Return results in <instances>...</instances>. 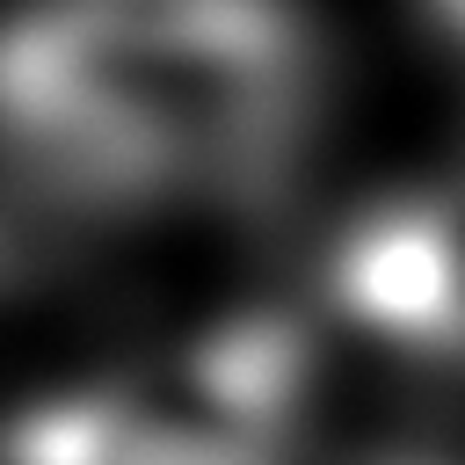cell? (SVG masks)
<instances>
[{
    "label": "cell",
    "mask_w": 465,
    "mask_h": 465,
    "mask_svg": "<svg viewBox=\"0 0 465 465\" xmlns=\"http://www.w3.org/2000/svg\"><path fill=\"white\" fill-rule=\"evenodd\" d=\"M443 7H450V15H458V22H465V0H443Z\"/></svg>",
    "instance_id": "4"
},
{
    "label": "cell",
    "mask_w": 465,
    "mask_h": 465,
    "mask_svg": "<svg viewBox=\"0 0 465 465\" xmlns=\"http://www.w3.org/2000/svg\"><path fill=\"white\" fill-rule=\"evenodd\" d=\"M298 124L283 0H44L0 29V145L73 203L254 182Z\"/></svg>",
    "instance_id": "1"
},
{
    "label": "cell",
    "mask_w": 465,
    "mask_h": 465,
    "mask_svg": "<svg viewBox=\"0 0 465 465\" xmlns=\"http://www.w3.org/2000/svg\"><path fill=\"white\" fill-rule=\"evenodd\" d=\"M341 298L400 341L465 349V182L356 225L341 254Z\"/></svg>",
    "instance_id": "3"
},
{
    "label": "cell",
    "mask_w": 465,
    "mask_h": 465,
    "mask_svg": "<svg viewBox=\"0 0 465 465\" xmlns=\"http://www.w3.org/2000/svg\"><path fill=\"white\" fill-rule=\"evenodd\" d=\"M291 436V341L211 334L153 371L44 400L0 443L7 465H276Z\"/></svg>",
    "instance_id": "2"
}]
</instances>
